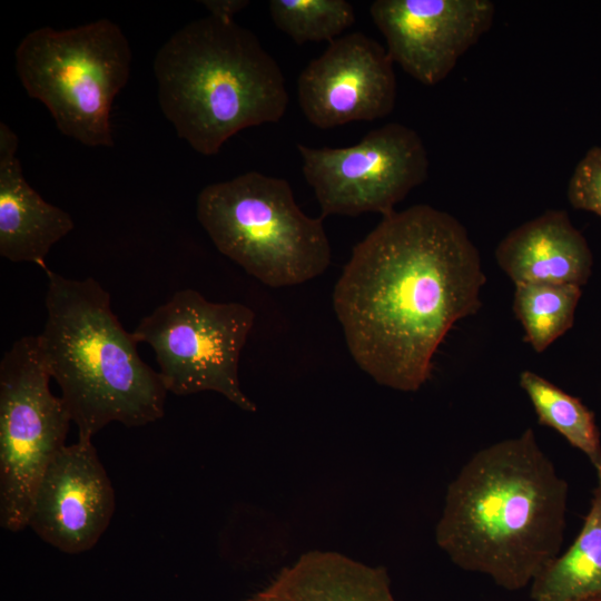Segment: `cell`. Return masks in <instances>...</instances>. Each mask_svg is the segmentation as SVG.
Returning <instances> with one entry per match:
<instances>
[{"label":"cell","mask_w":601,"mask_h":601,"mask_svg":"<svg viewBox=\"0 0 601 601\" xmlns=\"http://www.w3.org/2000/svg\"><path fill=\"white\" fill-rule=\"evenodd\" d=\"M485 282L465 227L421 204L384 216L354 246L333 306L358 367L383 386L415 392L454 324L481 308Z\"/></svg>","instance_id":"6da1fadb"},{"label":"cell","mask_w":601,"mask_h":601,"mask_svg":"<svg viewBox=\"0 0 601 601\" xmlns=\"http://www.w3.org/2000/svg\"><path fill=\"white\" fill-rule=\"evenodd\" d=\"M569 486L534 431L476 452L450 483L435 530L459 568L515 591L561 551Z\"/></svg>","instance_id":"7a4b0ae2"},{"label":"cell","mask_w":601,"mask_h":601,"mask_svg":"<svg viewBox=\"0 0 601 601\" xmlns=\"http://www.w3.org/2000/svg\"><path fill=\"white\" fill-rule=\"evenodd\" d=\"M45 273L47 319L37 335L39 349L78 439L92 440L111 422L135 427L161 418L168 392L114 314L109 293L91 277Z\"/></svg>","instance_id":"3957f363"},{"label":"cell","mask_w":601,"mask_h":601,"mask_svg":"<svg viewBox=\"0 0 601 601\" xmlns=\"http://www.w3.org/2000/svg\"><path fill=\"white\" fill-rule=\"evenodd\" d=\"M154 73L164 116L204 156L243 129L279 121L288 105L280 67L234 20L188 22L158 49Z\"/></svg>","instance_id":"277c9868"},{"label":"cell","mask_w":601,"mask_h":601,"mask_svg":"<svg viewBox=\"0 0 601 601\" xmlns=\"http://www.w3.org/2000/svg\"><path fill=\"white\" fill-rule=\"evenodd\" d=\"M197 218L223 255L269 287L309 282L331 263L323 218L305 215L283 178L248 171L209 184Z\"/></svg>","instance_id":"5b68a950"},{"label":"cell","mask_w":601,"mask_h":601,"mask_svg":"<svg viewBox=\"0 0 601 601\" xmlns=\"http://www.w3.org/2000/svg\"><path fill=\"white\" fill-rule=\"evenodd\" d=\"M16 71L58 130L87 147H112L110 111L127 85L131 49L120 27L99 19L75 28L43 27L18 45Z\"/></svg>","instance_id":"8992f818"},{"label":"cell","mask_w":601,"mask_h":601,"mask_svg":"<svg viewBox=\"0 0 601 601\" xmlns=\"http://www.w3.org/2000/svg\"><path fill=\"white\" fill-rule=\"evenodd\" d=\"M254 321L253 309L244 304L214 303L195 289H181L145 316L132 336L154 349L167 392L185 396L213 391L255 412L238 377Z\"/></svg>","instance_id":"52a82bcc"},{"label":"cell","mask_w":601,"mask_h":601,"mask_svg":"<svg viewBox=\"0 0 601 601\" xmlns=\"http://www.w3.org/2000/svg\"><path fill=\"white\" fill-rule=\"evenodd\" d=\"M50 378L37 335L17 339L0 362V524L10 532L28 526L38 484L67 445L72 421Z\"/></svg>","instance_id":"ba28073f"},{"label":"cell","mask_w":601,"mask_h":601,"mask_svg":"<svg viewBox=\"0 0 601 601\" xmlns=\"http://www.w3.org/2000/svg\"><path fill=\"white\" fill-rule=\"evenodd\" d=\"M297 149L322 218L364 213L387 216L428 174L427 151L421 137L398 122L371 130L348 147L313 148L299 144Z\"/></svg>","instance_id":"9c48e42d"},{"label":"cell","mask_w":601,"mask_h":601,"mask_svg":"<svg viewBox=\"0 0 601 601\" xmlns=\"http://www.w3.org/2000/svg\"><path fill=\"white\" fill-rule=\"evenodd\" d=\"M494 13L490 0H376L370 7L393 62L426 86L447 77L490 30Z\"/></svg>","instance_id":"30bf717a"},{"label":"cell","mask_w":601,"mask_h":601,"mask_svg":"<svg viewBox=\"0 0 601 601\" xmlns=\"http://www.w3.org/2000/svg\"><path fill=\"white\" fill-rule=\"evenodd\" d=\"M297 98L307 120L321 129L384 118L396 99L393 60L376 40L347 33L303 69Z\"/></svg>","instance_id":"8fae6325"},{"label":"cell","mask_w":601,"mask_h":601,"mask_svg":"<svg viewBox=\"0 0 601 601\" xmlns=\"http://www.w3.org/2000/svg\"><path fill=\"white\" fill-rule=\"evenodd\" d=\"M115 492L91 440L66 445L36 490L28 526L61 552L93 548L110 524Z\"/></svg>","instance_id":"7c38bea8"},{"label":"cell","mask_w":601,"mask_h":601,"mask_svg":"<svg viewBox=\"0 0 601 601\" xmlns=\"http://www.w3.org/2000/svg\"><path fill=\"white\" fill-rule=\"evenodd\" d=\"M18 136L0 122V255L48 269L51 247L75 227L71 216L46 201L26 180L17 157Z\"/></svg>","instance_id":"4fadbf2b"},{"label":"cell","mask_w":601,"mask_h":601,"mask_svg":"<svg viewBox=\"0 0 601 601\" xmlns=\"http://www.w3.org/2000/svg\"><path fill=\"white\" fill-rule=\"evenodd\" d=\"M500 268L515 284L550 283L583 286L593 266L584 236L565 210L549 209L512 229L496 246Z\"/></svg>","instance_id":"5bb4252c"},{"label":"cell","mask_w":601,"mask_h":601,"mask_svg":"<svg viewBox=\"0 0 601 601\" xmlns=\"http://www.w3.org/2000/svg\"><path fill=\"white\" fill-rule=\"evenodd\" d=\"M248 601H396L387 572L337 552L312 551Z\"/></svg>","instance_id":"9a60e30c"},{"label":"cell","mask_w":601,"mask_h":601,"mask_svg":"<svg viewBox=\"0 0 601 601\" xmlns=\"http://www.w3.org/2000/svg\"><path fill=\"white\" fill-rule=\"evenodd\" d=\"M530 595L533 601L601 598V473L579 533L532 581Z\"/></svg>","instance_id":"2e32d148"},{"label":"cell","mask_w":601,"mask_h":601,"mask_svg":"<svg viewBox=\"0 0 601 601\" xmlns=\"http://www.w3.org/2000/svg\"><path fill=\"white\" fill-rule=\"evenodd\" d=\"M520 385L535 411L538 422L553 428L581 451L600 474L601 440L592 411L579 397L532 371L521 372Z\"/></svg>","instance_id":"e0dca14e"},{"label":"cell","mask_w":601,"mask_h":601,"mask_svg":"<svg viewBox=\"0 0 601 601\" xmlns=\"http://www.w3.org/2000/svg\"><path fill=\"white\" fill-rule=\"evenodd\" d=\"M581 294V287L572 284L514 285L513 312L535 353H543L573 326Z\"/></svg>","instance_id":"ac0fdd59"},{"label":"cell","mask_w":601,"mask_h":601,"mask_svg":"<svg viewBox=\"0 0 601 601\" xmlns=\"http://www.w3.org/2000/svg\"><path fill=\"white\" fill-rule=\"evenodd\" d=\"M268 9L275 26L297 45L332 42L355 22L346 0H270Z\"/></svg>","instance_id":"d6986e66"},{"label":"cell","mask_w":601,"mask_h":601,"mask_svg":"<svg viewBox=\"0 0 601 601\" xmlns=\"http://www.w3.org/2000/svg\"><path fill=\"white\" fill-rule=\"evenodd\" d=\"M568 199L574 209L601 217V147L591 148L575 166L568 184Z\"/></svg>","instance_id":"ffe728a7"},{"label":"cell","mask_w":601,"mask_h":601,"mask_svg":"<svg viewBox=\"0 0 601 601\" xmlns=\"http://www.w3.org/2000/svg\"><path fill=\"white\" fill-rule=\"evenodd\" d=\"M204 7L208 10L209 16L233 21L234 16L249 4L246 0H204Z\"/></svg>","instance_id":"44dd1931"},{"label":"cell","mask_w":601,"mask_h":601,"mask_svg":"<svg viewBox=\"0 0 601 601\" xmlns=\"http://www.w3.org/2000/svg\"><path fill=\"white\" fill-rule=\"evenodd\" d=\"M592 601H601V598H599V599H595V600H592Z\"/></svg>","instance_id":"7402d4cb"}]
</instances>
